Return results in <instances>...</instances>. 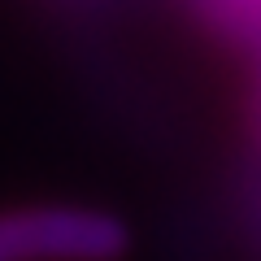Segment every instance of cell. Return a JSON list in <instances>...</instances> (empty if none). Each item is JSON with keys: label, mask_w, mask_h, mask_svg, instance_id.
<instances>
[{"label": "cell", "mask_w": 261, "mask_h": 261, "mask_svg": "<svg viewBox=\"0 0 261 261\" xmlns=\"http://www.w3.org/2000/svg\"><path fill=\"white\" fill-rule=\"evenodd\" d=\"M126 231L113 214L35 205L0 214V261H113Z\"/></svg>", "instance_id": "1"}]
</instances>
